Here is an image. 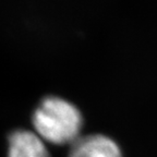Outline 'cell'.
<instances>
[{
  "mask_svg": "<svg viewBox=\"0 0 157 157\" xmlns=\"http://www.w3.org/2000/svg\"><path fill=\"white\" fill-rule=\"evenodd\" d=\"M35 132L46 142L56 145L74 143L83 125L78 108L58 96L45 97L32 116Z\"/></svg>",
  "mask_w": 157,
  "mask_h": 157,
  "instance_id": "cell-1",
  "label": "cell"
},
{
  "mask_svg": "<svg viewBox=\"0 0 157 157\" xmlns=\"http://www.w3.org/2000/svg\"><path fill=\"white\" fill-rule=\"evenodd\" d=\"M69 157H122L120 146L104 134L80 136L72 143Z\"/></svg>",
  "mask_w": 157,
  "mask_h": 157,
  "instance_id": "cell-2",
  "label": "cell"
},
{
  "mask_svg": "<svg viewBox=\"0 0 157 157\" xmlns=\"http://www.w3.org/2000/svg\"><path fill=\"white\" fill-rule=\"evenodd\" d=\"M8 157H49V153L36 132L19 129L8 137Z\"/></svg>",
  "mask_w": 157,
  "mask_h": 157,
  "instance_id": "cell-3",
  "label": "cell"
}]
</instances>
